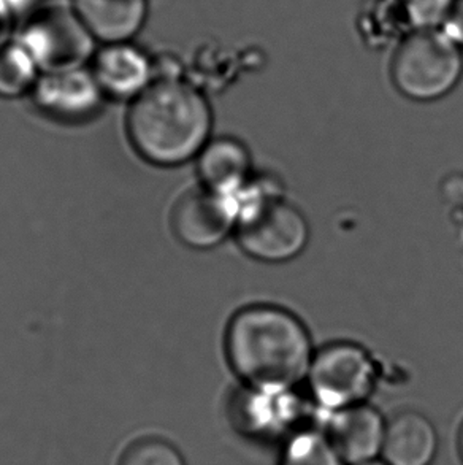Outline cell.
I'll return each mask as SVG.
<instances>
[{"mask_svg": "<svg viewBox=\"0 0 463 465\" xmlns=\"http://www.w3.org/2000/svg\"><path fill=\"white\" fill-rule=\"evenodd\" d=\"M224 343L227 362L248 388L297 390L316 352L307 324L271 303L238 310L227 324Z\"/></svg>", "mask_w": 463, "mask_h": 465, "instance_id": "6da1fadb", "label": "cell"}, {"mask_svg": "<svg viewBox=\"0 0 463 465\" xmlns=\"http://www.w3.org/2000/svg\"><path fill=\"white\" fill-rule=\"evenodd\" d=\"M213 110L184 78L154 80L132 102L127 133L148 163L175 167L197 159L212 140Z\"/></svg>", "mask_w": 463, "mask_h": 465, "instance_id": "7a4b0ae2", "label": "cell"}, {"mask_svg": "<svg viewBox=\"0 0 463 465\" xmlns=\"http://www.w3.org/2000/svg\"><path fill=\"white\" fill-rule=\"evenodd\" d=\"M390 76L409 101L445 99L462 80L463 50L441 29L411 32L395 48Z\"/></svg>", "mask_w": 463, "mask_h": 465, "instance_id": "3957f363", "label": "cell"}, {"mask_svg": "<svg viewBox=\"0 0 463 465\" xmlns=\"http://www.w3.org/2000/svg\"><path fill=\"white\" fill-rule=\"evenodd\" d=\"M378 377V364L365 346L340 340L316 350L305 383L313 402L327 415L369 403Z\"/></svg>", "mask_w": 463, "mask_h": 465, "instance_id": "277c9868", "label": "cell"}, {"mask_svg": "<svg viewBox=\"0 0 463 465\" xmlns=\"http://www.w3.org/2000/svg\"><path fill=\"white\" fill-rule=\"evenodd\" d=\"M238 245L250 258L282 264L299 258L310 242V224L284 193L271 195L237 221Z\"/></svg>", "mask_w": 463, "mask_h": 465, "instance_id": "5b68a950", "label": "cell"}, {"mask_svg": "<svg viewBox=\"0 0 463 465\" xmlns=\"http://www.w3.org/2000/svg\"><path fill=\"white\" fill-rule=\"evenodd\" d=\"M19 44L42 74L83 69L95 56L94 35L72 6H46L27 19Z\"/></svg>", "mask_w": 463, "mask_h": 465, "instance_id": "8992f818", "label": "cell"}, {"mask_svg": "<svg viewBox=\"0 0 463 465\" xmlns=\"http://www.w3.org/2000/svg\"><path fill=\"white\" fill-rule=\"evenodd\" d=\"M303 413L305 407L295 390L244 386L231 403L233 428L257 440H288L299 430Z\"/></svg>", "mask_w": 463, "mask_h": 465, "instance_id": "52a82bcc", "label": "cell"}, {"mask_svg": "<svg viewBox=\"0 0 463 465\" xmlns=\"http://www.w3.org/2000/svg\"><path fill=\"white\" fill-rule=\"evenodd\" d=\"M172 227L184 245L210 250L235 233L237 216L231 197L205 188L182 195L172 213Z\"/></svg>", "mask_w": 463, "mask_h": 465, "instance_id": "ba28073f", "label": "cell"}, {"mask_svg": "<svg viewBox=\"0 0 463 465\" xmlns=\"http://www.w3.org/2000/svg\"><path fill=\"white\" fill-rule=\"evenodd\" d=\"M32 95L40 112L53 120L82 123L101 110L105 94L93 72L75 69L44 74Z\"/></svg>", "mask_w": 463, "mask_h": 465, "instance_id": "9c48e42d", "label": "cell"}, {"mask_svg": "<svg viewBox=\"0 0 463 465\" xmlns=\"http://www.w3.org/2000/svg\"><path fill=\"white\" fill-rule=\"evenodd\" d=\"M388 422L369 403L327 413L324 432L346 465H362L381 458Z\"/></svg>", "mask_w": 463, "mask_h": 465, "instance_id": "30bf717a", "label": "cell"}, {"mask_svg": "<svg viewBox=\"0 0 463 465\" xmlns=\"http://www.w3.org/2000/svg\"><path fill=\"white\" fill-rule=\"evenodd\" d=\"M93 74L103 94L118 99H135L154 82L153 59L131 42L105 45L97 51Z\"/></svg>", "mask_w": 463, "mask_h": 465, "instance_id": "8fae6325", "label": "cell"}, {"mask_svg": "<svg viewBox=\"0 0 463 465\" xmlns=\"http://www.w3.org/2000/svg\"><path fill=\"white\" fill-rule=\"evenodd\" d=\"M195 161L202 188L224 197H233L254 175L250 148L229 135L210 140Z\"/></svg>", "mask_w": 463, "mask_h": 465, "instance_id": "7c38bea8", "label": "cell"}, {"mask_svg": "<svg viewBox=\"0 0 463 465\" xmlns=\"http://www.w3.org/2000/svg\"><path fill=\"white\" fill-rule=\"evenodd\" d=\"M72 8L95 40L123 44L142 31L148 0H72Z\"/></svg>", "mask_w": 463, "mask_h": 465, "instance_id": "4fadbf2b", "label": "cell"}, {"mask_svg": "<svg viewBox=\"0 0 463 465\" xmlns=\"http://www.w3.org/2000/svg\"><path fill=\"white\" fill-rule=\"evenodd\" d=\"M438 447L433 422L418 411H403L388 422L381 460L388 465H432Z\"/></svg>", "mask_w": 463, "mask_h": 465, "instance_id": "5bb4252c", "label": "cell"}, {"mask_svg": "<svg viewBox=\"0 0 463 465\" xmlns=\"http://www.w3.org/2000/svg\"><path fill=\"white\" fill-rule=\"evenodd\" d=\"M357 31L365 44L382 48L400 44L413 27L403 0H363L357 13Z\"/></svg>", "mask_w": 463, "mask_h": 465, "instance_id": "9a60e30c", "label": "cell"}, {"mask_svg": "<svg viewBox=\"0 0 463 465\" xmlns=\"http://www.w3.org/2000/svg\"><path fill=\"white\" fill-rule=\"evenodd\" d=\"M280 465H346L324 429L301 428L289 437Z\"/></svg>", "mask_w": 463, "mask_h": 465, "instance_id": "2e32d148", "label": "cell"}, {"mask_svg": "<svg viewBox=\"0 0 463 465\" xmlns=\"http://www.w3.org/2000/svg\"><path fill=\"white\" fill-rule=\"evenodd\" d=\"M40 69L19 42L0 50V97L13 99L35 88Z\"/></svg>", "mask_w": 463, "mask_h": 465, "instance_id": "e0dca14e", "label": "cell"}, {"mask_svg": "<svg viewBox=\"0 0 463 465\" xmlns=\"http://www.w3.org/2000/svg\"><path fill=\"white\" fill-rule=\"evenodd\" d=\"M119 465H186V460L169 441L146 437L129 445L121 456Z\"/></svg>", "mask_w": 463, "mask_h": 465, "instance_id": "ac0fdd59", "label": "cell"}, {"mask_svg": "<svg viewBox=\"0 0 463 465\" xmlns=\"http://www.w3.org/2000/svg\"><path fill=\"white\" fill-rule=\"evenodd\" d=\"M456 0H403L414 31L443 29Z\"/></svg>", "mask_w": 463, "mask_h": 465, "instance_id": "d6986e66", "label": "cell"}, {"mask_svg": "<svg viewBox=\"0 0 463 465\" xmlns=\"http://www.w3.org/2000/svg\"><path fill=\"white\" fill-rule=\"evenodd\" d=\"M16 23V10L12 0H0V50L12 44L13 31Z\"/></svg>", "mask_w": 463, "mask_h": 465, "instance_id": "ffe728a7", "label": "cell"}, {"mask_svg": "<svg viewBox=\"0 0 463 465\" xmlns=\"http://www.w3.org/2000/svg\"><path fill=\"white\" fill-rule=\"evenodd\" d=\"M441 31L463 50V0H456L451 15Z\"/></svg>", "mask_w": 463, "mask_h": 465, "instance_id": "44dd1931", "label": "cell"}, {"mask_svg": "<svg viewBox=\"0 0 463 465\" xmlns=\"http://www.w3.org/2000/svg\"><path fill=\"white\" fill-rule=\"evenodd\" d=\"M458 454H460V460L463 462V424L460 428V434H458Z\"/></svg>", "mask_w": 463, "mask_h": 465, "instance_id": "7402d4cb", "label": "cell"}, {"mask_svg": "<svg viewBox=\"0 0 463 465\" xmlns=\"http://www.w3.org/2000/svg\"><path fill=\"white\" fill-rule=\"evenodd\" d=\"M362 465H388L386 464V462H384V460H371V462H367V464H362Z\"/></svg>", "mask_w": 463, "mask_h": 465, "instance_id": "603a6c76", "label": "cell"}, {"mask_svg": "<svg viewBox=\"0 0 463 465\" xmlns=\"http://www.w3.org/2000/svg\"><path fill=\"white\" fill-rule=\"evenodd\" d=\"M13 6H15V0H12ZM16 10V8H15Z\"/></svg>", "mask_w": 463, "mask_h": 465, "instance_id": "cb8c5ba5", "label": "cell"}]
</instances>
